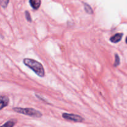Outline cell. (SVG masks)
I'll use <instances>...</instances> for the list:
<instances>
[{"instance_id":"obj_1","label":"cell","mask_w":127,"mask_h":127,"mask_svg":"<svg viewBox=\"0 0 127 127\" xmlns=\"http://www.w3.org/2000/svg\"><path fill=\"white\" fill-rule=\"evenodd\" d=\"M23 62L26 66L31 68L39 77H43L45 76L44 68L39 62L31 59L26 58L23 60Z\"/></svg>"},{"instance_id":"obj_2","label":"cell","mask_w":127,"mask_h":127,"mask_svg":"<svg viewBox=\"0 0 127 127\" xmlns=\"http://www.w3.org/2000/svg\"><path fill=\"white\" fill-rule=\"evenodd\" d=\"M13 110L17 112V113L32 117L39 118V117H42V113L32 108H18V107H15V108H13Z\"/></svg>"},{"instance_id":"obj_3","label":"cell","mask_w":127,"mask_h":127,"mask_svg":"<svg viewBox=\"0 0 127 127\" xmlns=\"http://www.w3.org/2000/svg\"><path fill=\"white\" fill-rule=\"evenodd\" d=\"M63 118L67 120L72 121L74 122H82L84 120V118L81 116L75 114H69V113H64L62 115Z\"/></svg>"},{"instance_id":"obj_4","label":"cell","mask_w":127,"mask_h":127,"mask_svg":"<svg viewBox=\"0 0 127 127\" xmlns=\"http://www.w3.org/2000/svg\"><path fill=\"white\" fill-rule=\"evenodd\" d=\"M9 99L7 97L4 95H0V110H2L8 105Z\"/></svg>"},{"instance_id":"obj_5","label":"cell","mask_w":127,"mask_h":127,"mask_svg":"<svg viewBox=\"0 0 127 127\" xmlns=\"http://www.w3.org/2000/svg\"><path fill=\"white\" fill-rule=\"evenodd\" d=\"M122 37V33H117L115 34L114 36H112V37H110V40L112 42H113V43H117V42H120V41H121Z\"/></svg>"},{"instance_id":"obj_6","label":"cell","mask_w":127,"mask_h":127,"mask_svg":"<svg viewBox=\"0 0 127 127\" xmlns=\"http://www.w3.org/2000/svg\"><path fill=\"white\" fill-rule=\"evenodd\" d=\"M29 3L33 9H38L41 4V0H30Z\"/></svg>"},{"instance_id":"obj_7","label":"cell","mask_w":127,"mask_h":127,"mask_svg":"<svg viewBox=\"0 0 127 127\" xmlns=\"http://www.w3.org/2000/svg\"><path fill=\"white\" fill-rule=\"evenodd\" d=\"M16 120H11L7 121V122H6L4 124L2 125L0 127H13L15 125V124H16Z\"/></svg>"},{"instance_id":"obj_8","label":"cell","mask_w":127,"mask_h":127,"mask_svg":"<svg viewBox=\"0 0 127 127\" xmlns=\"http://www.w3.org/2000/svg\"><path fill=\"white\" fill-rule=\"evenodd\" d=\"M84 9H85L86 12L87 13L89 14H93V9L91 8V7L88 4L84 3Z\"/></svg>"},{"instance_id":"obj_9","label":"cell","mask_w":127,"mask_h":127,"mask_svg":"<svg viewBox=\"0 0 127 127\" xmlns=\"http://www.w3.org/2000/svg\"><path fill=\"white\" fill-rule=\"evenodd\" d=\"M9 2V0H0V5L4 8H6Z\"/></svg>"},{"instance_id":"obj_10","label":"cell","mask_w":127,"mask_h":127,"mask_svg":"<svg viewBox=\"0 0 127 127\" xmlns=\"http://www.w3.org/2000/svg\"><path fill=\"white\" fill-rule=\"evenodd\" d=\"M119 64H120V58H119V56L117 54H115V61L114 65L117 66L119 65Z\"/></svg>"},{"instance_id":"obj_11","label":"cell","mask_w":127,"mask_h":127,"mask_svg":"<svg viewBox=\"0 0 127 127\" xmlns=\"http://www.w3.org/2000/svg\"><path fill=\"white\" fill-rule=\"evenodd\" d=\"M26 17L27 21H29V22H31V21H32V19H31V16L28 11H26Z\"/></svg>"},{"instance_id":"obj_12","label":"cell","mask_w":127,"mask_h":127,"mask_svg":"<svg viewBox=\"0 0 127 127\" xmlns=\"http://www.w3.org/2000/svg\"><path fill=\"white\" fill-rule=\"evenodd\" d=\"M126 41V43L127 44V38H126V41Z\"/></svg>"}]
</instances>
